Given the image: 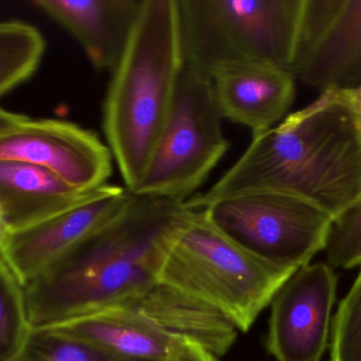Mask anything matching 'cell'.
I'll return each instance as SVG.
<instances>
[{
  "mask_svg": "<svg viewBox=\"0 0 361 361\" xmlns=\"http://www.w3.org/2000/svg\"><path fill=\"white\" fill-rule=\"evenodd\" d=\"M27 117L23 114H15V112H8L0 107V136L8 131V129L18 125L19 123L23 122Z\"/></svg>",
  "mask_w": 361,
  "mask_h": 361,
  "instance_id": "cell-23",
  "label": "cell"
},
{
  "mask_svg": "<svg viewBox=\"0 0 361 361\" xmlns=\"http://www.w3.org/2000/svg\"><path fill=\"white\" fill-rule=\"evenodd\" d=\"M12 361H133L53 330H33Z\"/></svg>",
  "mask_w": 361,
  "mask_h": 361,
  "instance_id": "cell-19",
  "label": "cell"
},
{
  "mask_svg": "<svg viewBox=\"0 0 361 361\" xmlns=\"http://www.w3.org/2000/svg\"><path fill=\"white\" fill-rule=\"evenodd\" d=\"M292 72L320 93L361 91V0H307Z\"/></svg>",
  "mask_w": 361,
  "mask_h": 361,
  "instance_id": "cell-8",
  "label": "cell"
},
{
  "mask_svg": "<svg viewBox=\"0 0 361 361\" xmlns=\"http://www.w3.org/2000/svg\"><path fill=\"white\" fill-rule=\"evenodd\" d=\"M331 361H361V271L333 320Z\"/></svg>",
  "mask_w": 361,
  "mask_h": 361,
  "instance_id": "cell-20",
  "label": "cell"
},
{
  "mask_svg": "<svg viewBox=\"0 0 361 361\" xmlns=\"http://www.w3.org/2000/svg\"><path fill=\"white\" fill-rule=\"evenodd\" d=\"M44 52V37L36 28L21 21L0 23V99L33 76Z\"/></svg>",
  "mask_w": 361,
  "mask_h": 361,
  "instance_id": "cell-17",
  "label": "cell"
},
{
  "mask_svg": "<svg viewBox=\"0 0 361 361\" xmlns=\"http://www.w3.org/2000/svg\"><path fill=\"white\" fill-rule=\"evenodd\" d=\"M184 65L178 0H143L103 110L108 146L131 193L171 112Z\"/></svg>",
  "mask_w": 361,
  "mask_h": 361,
  "instance_id": "cell-3",
  "label": "cell"
},
{
  "mask_svg": "<svg viewBox=\"0 0 361 361\" xmlns=\"http://www.w3.org/2000/svg\"><path fill=\"white\" fill-rule=\"evenodd\" d=\"M133 197L128 189L108 184L86 193L49 218L13 231L4 256L25 285L124 211Z\"/></svg>",
  "mask_w": 361,
  "mask_h": 361,
  "instance_id": "cell-10",
  "label": "cell"
},
{
  "mask_svg": "<svg viewBox=\"0 0 361 361\" xmlns=\"http://www.w3.org/2000/svg\"><path fill=\"white\" fill-rule=\"evenodd\" d=\"M190 212L186 201L133 194L124 211L25 284L32 329L116 307L154 285Z\"/></svg>",
  "mask_w": 361,
  "mask_h": 361,
  "instance_id": "cell-2",
  "label": "cell"
},
{
  "mask_svg": "<svg viewBox=\"0 0 361 361\" xmlns=\"http://www.w3.org/2000/svg\"><path fill=\"white\" fill-rule=\"evenodd\" d=\"M337 277L328 263L297 269L271 301L267 345L277 361H322L329 347Z\"/></svg>",
  "mask_w": 361,
  "mask_h": 361,
  "instance_id": "cell-11",
  "label": "cell"
},
{
  "mask_svg": "<svg viewBox=\"0 0 361 361\" xmlns=\"http://www.w3.org/2000/svg\"><path fill=\"white\" fill-rule=\"evenodd\" d=\"M210 76L185 64L171 112L133 194L186 201L229 148Z\"/></svg>",
  "mask_w": 361,
  "mask_h": 361,
  "instance_id": "cell-6",
  "label": "cell"
},
{
  "mask_svg": "<svg viewBox=\"0 0 361 361\" xmlns=\"http://www.w3.org/2000/svg\"><path fill=\"white\" fill-rule=\"evenodd\" d=\"M324 251L332 268L351 269L361 265V195L333 222Z\"/></svg>",
  "mask_w": 361,
  "mask_h": 361,
  "instance_id": "cell-21",
  "label": "cell"
},
{
  "mask_svg": "<svg viewBox=\"0 0 361 361\" xmlns=\"http://www.w3.org/2000/svg\"><path fill=\"white\" fill-rule=\"evenodd\" d=\"M295 271L254 258L191 209L158 281L199 299L247 332Z\"/></svg>",
  "mask_w": 361,
  "mask_h": 361,
  "instance_id": "cell-5",
  "label": "cell"
},
{
  "mask_svg": "<svg viewBox=\"0 0 361 361\" xmlns=\"http://www.w3.org/2000/svg\"><path fill=\"white\" fill-rule=\"evenodd\" d=\"M11 233H12V230H11L8 225L6 224L4 215H2L1 212H0V254H4L6 245H8Z\"/></svg>",
  "mask_w": 361,
  "mask_h": 361,
  "instance_id": "cell-24",
  "label": "cell"
},
{
  "mask_svg": "<svg viewBox=\"0 0 361 361\" xmlns=\"http://www.w3.org/2000/svg\"><path fill=\"white\" fill-rule=\"evenodd\" d=\"M160 361H218V357L197 343L182 341L169 357Z\"/></svg>",
  "mask_w": 361,
  "mask_h": 361,
  "instance_id": "cell-22",
  "label": "cell"
},
{
  "mask_svg": "<svg viewBox=\"0 0 361 361\" xmlns=\"http://www.w3.org/2000/svg\"><path fill=\"white\" fill-rule=\"evenodd\" d=\"M116 307L137 312L173 338L197 343L218 358L225 355L237 339V328L224 316L162 282H156Z\"/></svg>",
  "mask_w": 361,
  "mask_h": 361,
  "instance_id": "cell-14",
  "label": "cell"
},
{
  "mask_svg": "<svg viewBox=\"0 0 361 361\" xmlns=\"http://www.w3.org/2000/svg\"><path fill=\"white\" fill-rule=\"evenodd\" d=\"M34 4L76 38L95 69L112 72L143 0H38Z\"/></svg>",
  "mask_w": 361,
  "mask_h": 361,
  "instance_id": "cell-13",
  "label": "cell"
},
{
  "mask_svg": "<svg viewBox=\"0 0 361 361\" xmlns=\"http://www.w3.org/2000/svg\"><path fill=\"white\" fill-rule=\"evenodd\" d=\"M210 78L223 119L247 127L252 137L280 123L294 102L295 76L283 68L241 64Z\"/></svg>",
  "mask_w": 361,
  "mask_h": 361,
  "instance_id": "cell-12",
  "label": "cell"
},
{
  "mask_svg": "<svg viewBox=\"0 0 361 361\" xmlns=\"http://www.w3.org/2000/svg\"><path fill=\"white\" fill-rule=\"evenodd\" d=\"M48 330L133 361L164 360L182 341L163 332L141 314L125 307L102 309Z\"/></svg>",
  "mask_w": 361,
  "mask_h": 361,
  "instance_id": "cell-15",
  "label": "cell"
},
{
  "mask_svg": "<svg viewBox=\"0 0 361 361\" xmlns=\"http://www.w3.org/2000/svg\"><path fill=\"white\" fill-rule=\"evenodd\" d=\"M86 193L42 167L0 160V212L12 232L65 209Z\"/></svg>",
  "mask_w": 361,
  "mask_h": 361,
  "instance_id": "cell-16",
  "label": "cell"
},
{
  "mask_svg": "<svg viewBox=\"0 0 361 361\" xmlns=\"http://www.w3.org/2000/svg\"><path fill=\"white\" fill-rule=\"evenodd\" d=\"M269 190L313 203L333 220L361 195V91L329 90L252 137L237 162L205 193L186 201L200 210L218 197Z\"/></svg>",
  "mask_w": 361,
  "mask_h": 361,
  "instance_id": "cell-1",
  "label": "cell"
},
{
  "mask_svg": "<svg viewBox=\"0 0 361 361\" xmlns=\"http://www.w3.org/2000/svg\"><path fill=\"white\" fill-rule=\"evenodd\" d=\"M25 285L0 254V361H12L31 334Z\"/></svg>",
  "mask_w": 361,
  "mask_h": 361,
  "instance_id": "cell-18",
  "label": "cell"
},
{
  "mask_svg": "<svg viewBox=\"0 0 361 361\" xmlns=\"http://www.w3.org/2000/svg\"><path fill=\"white\" fill-rule=\"evenodd\" d=\"M307 0H178L186 65L212 76L241 64L292 71Z\"/></svg>",
  "mask_w": 361,
  "mask_h": 361,
  "instance_id": "cell-4",
  "label": "cell"
},
{
  "mask_svg": "<svg viewBox=\"0 0 361 361\" xmlns=\"http://www.w3.org/2000/svg\"><path fill=\"white\" fill-rule=\"evenodd\" d=\"M0 160L42 167L80 192L107 184L112 156L94 133L74 123L27 118L0 136Z\"/></svg>",
  "mask_w": 361,
  "mask_h": 361,
  "instance_id": "cell-9",
  "label": "cell"
},
{
  "mask_svg": "<svg viewBox=\"0 0 361 361\" xmlns=\"http://www.w3.org/2000/svg\"><path fill=\"white\" fill-rule=\"evenodd\" d=\"M199 211L250 256L290 271L311 264L326 249L334 222L305 199L269 190L218 197Z\"/></svg>",
  "mask_w": 361,
  "mask_h": 361,
  "instance_id": "cell-7",
  "label": "cell"
}]
</instances>
